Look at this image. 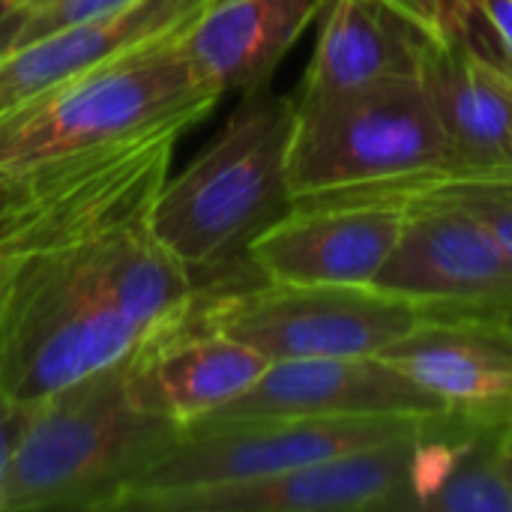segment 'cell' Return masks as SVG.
<instances>
[{"mask_svg": "<svg viewBox=\"0 0 512 512\" xmlns=\"http://www.w3.org/2000/svg\"><path fill=\"white\" fill-rule=\"evenodd\" d=\"M483 318L495 321L498 327H504V330L512 336V303L510 306H504V309H498V312H492V315H483Z\"/></svg>", "mask_w": 512, "mask_h": 512, "instance_id": "cell-26", "label": "cell"}, {"mask_svg": "<svg viewBox=\"0 0 512 512\" xmlns=\"http://www.w3.org/2000/svg\"><path fill=\"white\" fill-rule=\"evenodd\" d=\"M291 201L393 183H450V150L420 75L294 102Z\"/></svg>", "mask_w": 512, "mask_h": 512, "instance_id": "cell-5", "label": "cell"}, {"mask_svg": "<svg viewBox=\"0 0 512 512\" xmlns=\"http://www.w3.org/2000/svg\"><path fill=\"white\" fill-rule=\"evenodd\" d=\"M24 18H27V6H24V3L0 0V57L15 45Z\"/></svg>", "mask_w": 512, "mask_h": 512, "instance_id": "cell-24", "label": "cell"}, {"mask_svg": "<svg viewBox=\"0 0 512 512\" xmlns=\"http://www.w3.org/2000/svg\"><path fill=\"white\" fill-rule=\"evenodd\" d=\"M378 357L450 414L498 426L512 420V336L483 315H423Z\"/></svg>", "mask_w": 512, "mask_h": 512, "instance_id": "cell-12", "label": "cell"}, {"mask_svg": "<svg viewBox=\"0 0 512 512\" xmlns=\"http://www.w3.org/2000/svg\"><path fill=\"white\" fill-rule=\"evenodd\" d=\"M30 405L15 402V399L0 393V492H3V483L9 477V465H12V456L18 450V441L24 435V426H27V417H30Z\"/></svg>", "mask_w": 512, "mask_h": 512, "instance_id": "cell-23", "label": "cell"}, {"mask_svg": "<svg viewBox=\"0 0 512 512\" xmlns=\"http://www.w3.org/2000/svg\"><path fill=\"white\" fill-rule=\"evenodd\" d=\"M267 366L270 360L255 348L183 324L129 354L126 393L135 408L189 429L240 399Z\"/></svg>", "mask_w": 512, "mask_h": 512, "instance_id": "cell-14", "label": "cell"}, {"mask_svg": "<svg viewBox=\"0 0 512 512\" xmlns=\"http://www.w3.org/2000/svg\"><path fill=\"white\" fill-rule=\"evenodd\" d=\"M480 12L486 27L480 57L512 78V0H480Z\"/></svg>", "mask_w": 512, "mask_h": 512, "instance_id": "cell-22", "label": "cell"}, {"mask_svg": "<svg viewBox=\"0 0 512 512\" xmlns=\"http://www.w3.org/2000/svg\"><path fill=\"white\" fill-rule=\"evenodd\" d=\"M126 3H132V0H36L27 9V18L21 24V33H18L15 45H24V42L36 39V36H45V33H51V30H57L63 24H72V21H81V18L99 15V12L120 9Z\"/></svg>", "mask_w": 512, "mask_h": 512, "instance_id": "cell-21", "label": "cell"}, {"mask_svg": "<svg viewBox=\"0 0 512 512\" xmlns=\"http://www.w3.org/2000/svg\"><path fill=\"white\" fill-rule=\"evenodd\" d=\"M6 270H9V258L0 255V285H3V279H6Z\"/></svg>", "mask_w": 512, "mask_h": 512, "instance_id": "cell-27", "label": "cell"}, {"mask_svg": "<svg viewBox=\"0 0 512 512\" xmlns=\"http://www.w3.org/2000/svg\"><path fill=\"white\" fill-rule=\"evenodd\" d=\"M417 438V435H414ZM414 438L342 453L273 477L168 492L132 512H396L411 504Z\"/></svg>", "mask_w": 512, "mask_h": 512, "instance_id": "cell-10", "label": "cell"}, {"mask_svg": "<svg viewBox=\"0 0 512 512\" xmlns=\"http://www.w3.org/2000/svg\"><path fill=\"white\" fill-rule=\"evenodd\" d=\"M126 360L30 405L0 512H120L138 480L183 438L171 420L132 405Z\"/></svg>", "mask_w": 512, "mask_h": 512, "instance_id": "cell-3", "label": "cell"}, {"mask_svg": "<svg viewBox=\"0 0 512 512\" xmlns=\"http://www.w3.org/2000/svg\"><path fill=\"white\" fill-rule=\"evenodd\" d=\"M207 3L132 0L15 45L0 57V114L183 30Z\"/></svg>", "mask_w": 512, "mask_h": 512, "instance_id": "cell-13", "label": "cell"}, {"mask_svg": "<svg viewBox=\"0 0 512 512\" xmlns=\"http://www.w3.org/2000/svg\"><path fill=\"white\" fill-rule=\"evenodd\" d=\"M498 423L450 411L420 423L411 465V504L426 512H512V492L501 459Z\"/></svg>", "mask_w": 512, "mask_h": 512, "instance_id": "cell-19", "label": "cell"}, {"mask_svg": "<svg viewBox=\"0 0 512 512\" xmlns=\"http://www.w3.org/2000/svg\"><path fill=\"white\" fill-rule=\"evenodd\" d=\"M144 333L102 294L72 246L9 258L0 285V393L39 402L99 372L138 345Z\"/></svg>", "mask_w": 512, "mask_h": 512, "instance_id": "cell-4", "label": "cell"}, {"mask_svg": "<svg viewBox=\"0 0 512 512\" xmlns=\"http://www.w3.org/2000/svg\"><path fill=\"white\" fill-rule=\"evenodd\" d=\"M216 105L177 30L0 114V255L147 219L177 141Z\"/></svg>", "mask_w": 512, "mask_h": 512, "instance_id": "cell-1", "label": "cell"}, {"mask_svg": "<svg viewBox=\"0 0 512 512\" xmlns=\"http://www.w3.org/2000/svg\"><path fill=\"white\" fill-rule=\"evenodd\" d=\"M426 183L309 195L264 228L249 261L276 285H372Z\"/></svg>", "mask_w": 512, "mask_h": 512, "instance_id": "cell-8", "label": "cell"}, {"mask_svg": "<svg viewBox=\"0 0 512 512\" xmlns=\"http://www.w3.org/2000/svg\"><path fill=\"white\" fill-rule=\"evenodd\" d=\"M450 198L465 204L501 243L512 264V177L501 180H462V183H438Z\"/></svg>", "mask_w": 512, "mask_h": 512, "instance_id": "cell-20", "label": "cell"}, {"mask_svg": "<svg viewBox=\"0 0 512 512\" xmlns=\"http://www.w3.org/2000/svg\"><path fill=\"white\" fill-rule=\"evenodd\" d=\"M372 285L423 315H492L512 303V264L492 231L435 183L417 195Z\"/></svg>", "mask_w": 512, "mask_h": 512, "instance_id": "cell-9", "label": "cell"}, {"mask_svg": "<svg viewBox=\"0 0 512 512\" xmlns=\"http://www.w3.org/2000/svg\"><path fill=\"white\" fill-rule=\"evenodd\" d=\"M423 321V309L375 285L243 282L195 297L186 324L225 333L270 363L378 357Z\"/></svg>", "mask_w": 512, "mask_h": 512, "instance_id": "cell-6", "label": "cell"}, {"mask_svg": "<svg viewBox=\"0 0 512 512\" xmlns=\"http://www.w3.org/2000/svg\"><path fill=\"white\" fill-rule=\"evenodd\" d=\"M426 417H279L240 423H195L183 438L138 480L120 510H135L141 501L273 477L321 459L354 450H369L414 438Z\"/></svg>", "mask_w": 512, "mask_h": 512, "instance_id": "cell-7", "label": "cell"}, {"mask_svg": "<svg viewBox=\"0 0 512 512\" xmlns=\"http://www.w3.org/2000/svg\"><path fill=\"white\" fill-rule=\"evenodd\" d=\"M312 63L294 102H318L420 75L429 30L402 0H327Z\"/></svg>", "mask_w": 512, "mask_h": 512, "instance_id": "cell-17", "label": "cell"}, {"mask_svg": "<svg viewBox=\"0 0 512 512\" xmlns=\"http://www.w3.org/2000/svg\"><path fill=\"white\" fill-rule=\"evenodd\" d=\"M72 249L81 255L108 303L135 324L147 342L189 321L198 288L189 270L159 243L150 216L87 237Z\"/></svg>", "mask_w": 512, "mask_h": 512, "instance_id": "cell-18", "label": "cell"}, {"mask_svg": "<svg viewBox=\"0 0 512 512\" xmlns=\"http://www.w3.org/2000/svg\"><path fill=\"white\" fill-rule=\"evenodd\" d=\"M420 81L447 138L450 183L512 177L510 75L471 48L429 33Z\"/></svg>", "mask_w": 512, "mask_h": 512, "instance_id": "cell-15", "label": "cell"}, {"mask_svg": "<svg viewBox=\"0 0 512 512\" xmlns=\"http://www.w3.org/2000/svg\"><path fill=\"white\" fill-rule=\"evenodd\" d=\"M498 459H501V471L510 483L512 492V420L501 429V441H498Z\"/></svg>", "mask_w": 512, "mask_h": 512, "instance_id": "cell-25", "label": "cell"}, {"mask_svg": "<svg viewBox=\"0 0 512 512\" xmlns=\"http://www.w3.org/2000/svg\"><path fill=\"white\" fill-rule=\"evenodd\" d=\"M327 0H210L180 30L192 72L222 99L267 87Z\"/></svg>", "mask_w": 512, "mask_h": 512, "instance_id": "cell-16", "label": "cell"}, {"mask_svg": "<svg viewBox=\"0 0 512 512\" xmlns=\"http://www.w3.org/2000/svg\"><path fill=\"white\" fill-rule=\"evenodd\" d=\"M444 408L384 357L279 360L231 405L198 423L279 417H432Z\"/></svg>", "mask_w": 512, "mask_h": 512, "instance_id": "cell-11", "label": "cell"}, {"mask_svg": "<svg viewBox=\"0 0 512 512\" xmlns=\"http://www.w3.org/2000/svg\"><path fill=\"white\" fill-rule=\"evenodd\" d=\"M294 117L288 96L267 87L243 93L219 135L159 189L150 228L189 270L198 294L261 279L249 246L291 207Z\"/></svg>", "mask_w": 512, "mask_h": 512, "instance_id": "cell-2", "label": "cell"}]
</instances>
